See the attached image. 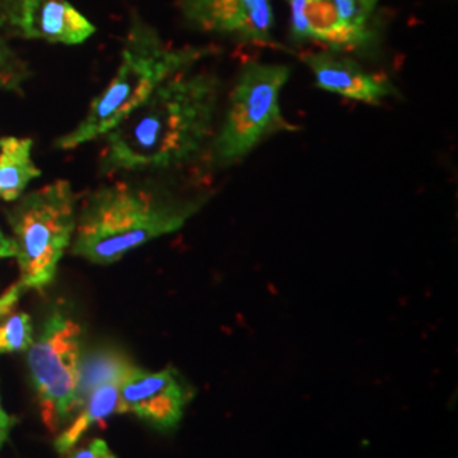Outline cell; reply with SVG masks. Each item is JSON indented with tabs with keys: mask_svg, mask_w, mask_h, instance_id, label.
Segmentation results:
<instances>
[{
	"mask_svg": "<svg viewBox=\"0 0 458 458\" xmlns=\"http://www.w3.org/2000/svg\"><path fill=\"white\" fill-rule=\"evenodd\" d=\"M291 73V66L282 64L248 60L242 65L208 149L214 165L240 164L270 136L299 131V126L285 119L280 106Z\"/></svg>",
	"mask_w": 458,
	"mask_h": 458,
	"instance_id": "obj_4",
	"label": "cell"
},
{
	"mask_svg": "<svg viewBox=\"0 0 458 458\" xmlns=\"http://www.w3.org/2000/svg\"><path fill=\"white\" fill-rule=\"evenodd\" d=\"M26 293V289L22 287L21 282H17L14 285H11L4 294L0 295V319L5 318L9 312L16 308L21 295Z\"/></svg>",
	"mask_w": 458,
	"mask_h": 458,
	"instance_id": "obj_19",
	"label": "cell"
},
{
	"mask_svg": "<svg viewBox=\"0 0 458 458\" xmlns=\"http://www.w3.org/2000/svg\"><path fill=\"white\" fill-rule=\"evenodd\" d=\"M30 77L28 64L9 45V39L0 36V90L22 94V85Z\"/></svg>",
	"mask_w": 458,
	"mask_h": 458,
	"instance_id": "obj_16",
	"label": "cell"
},
{
	"mask_svg": "<svg viewBox=\"0 0 458 458\" xmlns=\"http://www.w3.org/2000/svg\"><path fill=\"white\" fill-rule=\"evenodd\" d=\"M131 365L121 355L113 352H102L89 357L81 365V384H79V397L83 403L85 395L90 393L98 384L107 380H123Z\"/></svg>",
	"mask_w": 458,
	"mask_h": 458,
	"instance_id": "obj_14",
	"label": "cell"
},
{
	"mask_svg": "<svg viewBox=\"0 0 458 458\" xmlns=\"http://www.w3.org/2000/svg\"><path fill=\"white\" fill-rule=\"evenodd\" d=\"M14 425H16V420L11 414H7L0 404V435H9L11 428Z\"/></svg>",
	"mask_w": 458,
	"mask_h": 458,
	"instance_id": "obj_21",
	"label": "cell"
},
{
	"mask_svg": "<svg viewBox=\"0 0 458 458\" xmlns=\"http://www.w3.org/2000/svg\"><path fill=\"white\" fill-rule=\"evenodd\" d=\"M119 384L121 380H107L85 395L81 414L55 440L58 454L64 455L72 450L90 426L98 425L119 412Z\"/></svg>",
	"mask_w": 458,
	"mask_h": 458,
	"instance_id": "obj_13",
	"label": "cell"
},
{
	"mask_svg": "<svg viewBox=\"0 0 458 458\" xmlns=\"http://www.w3.org/2000/svg\"><path fill=\"white\" fill-rule=\"evenodd\" d=\"M7 438H9V435H0V448L4 446V443L7 442Z\"/></svg>",
	"mask_w": 458,
	"mask_h": 458,
	"instance_id": "obj_22",
	"label": "cell"
},
{
	"mask_svg": "<svg viewBox=\"0 0 458 458\" xmlns=\"http://www.w3.org/2000/svg\"><path fill=\"white\" fill-rule=\"evenodd\" d=\"M33 140L5 136L0 140V202H14L30 182L41 175L34 165Z\"/></svg>",
	"mask_w": 458,
	"mask_h": 458,
	"instance_id": "obj_12",
	"label": "cell"
},
{
	"mask_svg": "<svg viewBox=\"0 0 458 458\" xmlns=\"http://www.w3.org/2000/svg\"><path fill=\"white\" fill-rule=\"evenodd\" d=\"M221 89V79L206 70L166 79L102 136L98 174L166 172L194 164L211 145Z\"/></svg>",
	"mask_w": 458,
	"mask_h": 458,
	"instance_id": "obj_1",
	"label": "cell"
},
{
	"mask_svg": "<svg viewBox=\"0 0 458 458\" xmlns=\"http://www.w3.org/2000/svg\"><path fill=\"white\" fill-rule=\"evenodd\" d=\"M189 397L172 367L147 372L131 365L119 384V412H131L160 431H172L181 423Z\"/></svg>",
	"mask_w": 458,
	"mask_h": 458,
	"instance_id": "obj_9",
	"label": "cell"
},
{
	"mask_svg": "<svg viewBox=\"0 0 458 458\" xmlns=\"http://www.w3.org/2000/svg\"><path fill=\"white\" fill-rule=\"evenodd\" d=\"M96 26L68 0H0V36L4 39H41L81 45Z\"/></svg>",
	"mask_w": 458,
	"mask_h": 458,
	"instance_id": "obj_8",
	"label": "cell"
},
{
	"mask_svg": "<svg viewBox=\"0 0 458 458\" xmlns=\"http://www.w3.org/2000/svg\"><path fill=\"white\" fill-rule=\"evenodd\" d=\"M213 53V47H172L143 17L132 13L121 64L113 81L94 98L82 121L58 138L55 147L73 149L102 138L160 83L179 72L194 68Z\"/></svg>",
	"mask_w": 458,
	"mask_h": 458,
	"instance_id": "obj_3",
	"label": "cell"
},
{
	"mask_svg": "<svg viewBox=\"0 0 458 458\" xmlns=\"http://www.w3.org/2000/svg\"><path fill=\"white\" fill-rule=\"evenodd\" d=\"M13 257H16V243L0 228V259H13Z\"/></svg>",
	"mask_w": 458,
	"mask_h": 458,
	"instance_id": "obj_20",
	"label": "cell"
},
{
	"mask_svg": "<svg viewBox=\"0 0 458 458\" xmlns=\"http://www.w3.org/2000/svg\"><path fill=\"white\" fill-rule=\"evenodd\" d=\"M183 21L200 33L240 45L277 47L272 0H179Z\"/></svg>",
	"mask_w": 458,
	"mask_h": 458,
	"instance_id": "obj_7",
	"label": "cell"
},
{
	"mask_svg": "<svg viewBox=\"0 0 458 458\" xmlns=\"http://www.w3.org/2000/svg\"><path fill=\"white\" fill-rule=\"evenodd\" d=\"M291 9L289 38L295 45L357 55L376 45L374 28L363 30L344 22L329 0H285Z\"/></svg>",
	"mask_w": 458,
	"mask_h": 458,
	"instance_id": "obj_11",
	"label": "cell"
},
{
	"mask_svg": "<svg viewBox=\"0 0 458 458\" xmlns=\"http://www.w3.org/2000/svg\"><path fill=\"white\" fill-rule=\"evenodd\" d=\"M65 458H117L104 440H92L83 446H73Z\"/></svg>",
	"mask_w": 458,
	"mask_h": 458,
	"instance_id": "obj_18",
	"label": "cell"
},
{
	"mask_svg": "<svg viewBox=\"0 0 458 458\" xmlns=\"http://www.w3.org/2000/svg\"><path fill=\"white\" fill-rule=\"evenodd\" d=\"M344 22L370 30L378 0H329Z\"/></svg>",
	"mask_w": 458,
	"mask_h": 458,
	"instance_id": "obj_17",
	"label": "cell"
},
{
	"mask_svg": "<svg viewBox=\"0 0 458 458\" xmlns=\"http://www.w3.org/2000/svg\"><path fill=\"white\" fill-rule=\"evenodd\" d=\"M200 208L202 200L166 196L126 182L98 187L77 209L72 253L96 265H111L148 242L183 228Z\"/></svg>",
	"mask_w": 458,
	"mask_h": 458,
	"instance_id": "obj_2",
	"label": "cell"
},
{
	"mask_svg": "<svg viewBox=\"0 0 458 458\" xmlns=\"http://www.w3.org/2000/svg\"><path fill=\"white\" fill-rule=\"evenodd\" d=\"M82 327L62 310L49 312L28 348V367L41 420L51 431L66 423L81 406Z\"/></svg>",
	"mask_w": 458,
	"mask_h": 458,
	"instance_id": "obj_6",
	"label": "cell"
},
{
	"mask_svg": "<svg viewBox=\"0 0 458 458\" xmlns=\"http://www.w3.org/2000/svg\"><path fill=\"white\" fill-rule=\"evenodd\" d=\"M34 340L33 319L26 312L7 314L0 323V355L26 352Z\"/></svg>",
	"mask_w": 458,
	"mask_h": 458,
	"instance_id": "obj_15",
	"label": "cell"
},
{
	"mask_svg": "<svg viewBox=\"0 0 458 458\" xmlns=\"http://www.w3.org/2000/svg\"><path fill=\"white\" fill-rule=\"evenodd\" d=\"M5 217L16 243L19 282L26 291L45 289L75 234L77 196L70 182H49L19 197Z\"/></svg>",
	"mask_w": 458,
	"mask_h": 458,
	"instance_id": "obj_5",
	"label": "cell"
},
{
	"mask_svg": "<svg viewBox=\"0 0 458 458\" xmlns=\"http://www.w3.org/2000/svg\"><path fill=\"white\" fill-rule=\"evenodd\" d=\"M301 60L311 70L316 87L329 94L369 106L399 96L389 77L369 72L353 55L321 48L302 53Z\"/></svg>",
	"mask_w": 458,
	"mask_h": 458,
	"instance_id": "obj_10",
	"label": "cell"
}]
</instances>
